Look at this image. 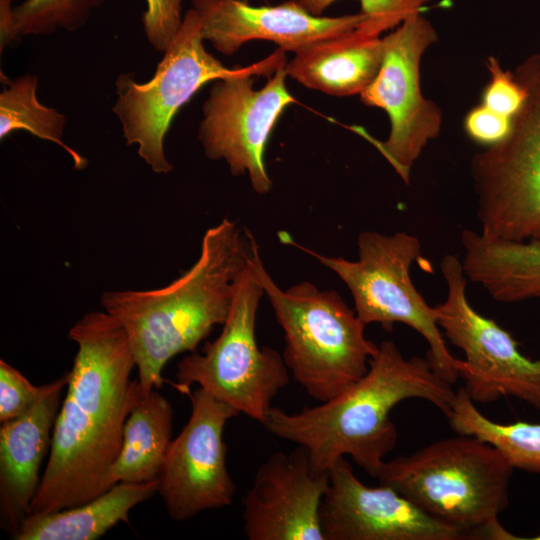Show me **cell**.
Listing matches in <instances>:
<instances>
[{
  "mask_svg": "<svg viewBox=\"0 0 540 540\" xmlns=\"http://www.w3.org/2000/svg\"><path fill=\"white\" fill-rule=\"evenodd\" d=\"M77 344L53 431L49 458L31 513H49L88 502L111 488L128 415L140 391L128 337L106 311H92L70 328Z\"/></svg>",
  "mask_w": 540,
  "mask_h": 540,
  "instance_id": "6da1fadb",
  "label": "cell"
},
{
  "mask_svg": "<svg viewBox=\"0 0 540 540\" xmlns=\"http://www.w3.org/2000/svg\"><path fill=\"white\" fill-rule=\"evenodd\" d=\"M255 244L249 230L224 218L204 233L196 262L168 285L101 295L104 311L128 337L140 393L159 389L166 364L196 351L215 326L224 324Z\"/></svg>",
  "mask_w": 540,
  "mask_h": 540,
  "instance_id": "7a4b0ae2",
  "label": "cell"
},
{
  "mask_svg": "<svg viewBox=\"0 0 540 540\" xmlns=\"http://www.w3.org/2000/svg\"><path fill=\"white\" fill-rule=\"evenodd\" d=\"M452 385L427 357L405 358L393 341L385 340L367 372L341 393L299 412L271 407L262 425L274 436L304 448L317 472L328 473L349 456L375 477L397 443L398 432L390 419L393 408L418 398L447 417L456 398Z\"/></svg>",
  "mask_w": 540,
  "mask_h": 540,
  "instance_id": "3957f363",
  "label": "cell"
},
{
  "mask_svg": "<svg viewBox=\"0 0 540 540\" xmlns=\"http://www.w3.org/2000/svg\"><path fill=\"white\" fill-rule=\"evenodd\" d=\"M513 470L492 445L458 434L385 460L375 478L473 540H520L498 521L509 505Z\"/></svg>",
  "mask_w": 540,
  "mask_h": 540,
  "instance_id": "277c9868",
  "label": "cell"
},
{
  "mask_svg": "<svg viewBox=\"0 0 540 540\" xmlns=\"http://www.w3.org/2000/svg\"><path fill=\"white\" fill-rule=\"evenodd\" d=\"M252 263L284 333L283 360L309 396L325 402L368 370L378 345L366 324L334 290L310 282L281 289L266 271L256 243Z\"/></svg>",
  "mask_w": 540,
  "mask_h": 540,
  "instance_id": "5b68a950",
  "label": "cell"
},
{
  "mask_svg": "<svg viewBox=\"0 0 540 540\" xmlns=\"http://www.w3.org/2000/svg\"><path fill=\"white\" fill-rule=\"evenodd\" d=\"M203 41L199 15L190 8L148 82L138 83L131 74H121L115 82L112 110L126 145H137L138 155L155 173L172 170L164 152L165 136L178 110L202 86L248 72L270 78L287 63L286 52L278 48L251 65L228 68L205 49Z\"/></svg>",
  "mask_w": 540,
  "mask_h": 540,
  "instance_id": "8992f818",
  "label": "cell"
},
{
  "mask_svg": "<svg viewBox=\"0 0 540 540\" xmlns=\"http://www.w3.org/2000/svg\"><path fill=\"white\" fill-rule=\"evenodd\" d=\"M278 236L282 243L317 259L345 283L355 312L366 325L378 323L386 331H391L395 323L411 327L426 340V357L434 370L451 384L457 381L458 358L447 347L435 308L426 303L411 281L410 268L421 254L417 237L403 231L392 235L363 231L357 239L358 259L350 261L306 248L285 231Z\"/></svg>",
  "mask_w": 540,
  "mask_h": 540,
  "instance_id": "52a82bcc",
  "label": "cell"
},
{
  "mask_svg": "<svg viewBox=\"0 0 540 540\" xmlns=\"http://www.w3.org/2000/svg\"><path fill=\"white\" fill-rule=\"evenodd\" d=\"M515 75L527 95L509 133L471 162L479 232L490 239L540 242V55L527 58Z\"/></svg>",
  "mask_w": 540,
  "mask_h": 540,
  "instance_id": "ba28073f",
  "label": "cell"
},
{
  "mask_svg": "<svg viewBox=\"0 0 540 540\" xmlns=\"http://www.w3.org/2000/svg\"><path fill=\"white\" fill-rule=\"evenodd\" d=\"M252 256L221 333L207 342L202 352H191L178 363L175 387L189 394V388L198 384L240 414L263 424L272 400L290 378L282 355L271 347H260L256 340V316L264 290Z\"/></svg>",
  "mask_w": 540,
  "mask_h": 540,
  "instance_id": "9c48e42d",
  "label": "cell"
},
{
  "mask_svg": "<svg viewBox=\"0 0 540 540\" xmlns=\"http://www.w3.org/2000/svg\"><path fill=\"white\" fill-rule=\"evenodd\" d=\"M440 266L447 296L434 307L436 319L446 341L464 352L456 368L471 400L486 404L514 397L540 411V359L524 356L509 332L470 305L456 256L445 255Z\"/></svg>",
  "mask_w": 540,
  "mask_h": 540,
  "instance_id": "30bf717a",
  "label": "cell"
},
{
  "mask_svg": "<svg viewBox=\"0 0 540 540\" xmlns=\"http://www.w3.org/2000/svg\"><path fill=\"white\" fill-rule=\"evenodd\" d=\"M438 39L432 23L420 12L382 37L383 59L377 76L360 94L361 101L386 111L388 138L373 141L405 183L427 143L439 135L442 114L420 88V62Z\"/></svg>",
  "mask_w": 540,
  "mask_h": 540,
  "instance_id": "8fae6325",
  "label": "cell"
},
{
  "mask_svg": "<svg viewBox=\"0 0 540 540\" xmlns=\"http://www.w3.org/2000/svg\"><path fill=\"white\" fill-rule=\"evenodd\" d=\"M286 64L261 89L253 88L254 72L213 81L202 108L198 138L205 155L224 160L234 176L247 174L258 194L272 187L266 144L280 115L295 102L286 86Z\"/></svg>",
  "mask_w": 540,
  "mask_h": 540,
  "instance_id": "7c38bea8",
  "label": "cell"
},
{
  "mask_svg": "<svg viewBox=\"0 0 540 540\" xmlns=\"http://www.w3.org/2000/svg\"><path fill=\"white\" fill-rule=\"evenodd\" d=\"M189 395L190 417L171 441L158 476V493L178 522L231 505L236 492L223 433L240 413L200 387Z\"/></svg>",
  "mask_w": 540,
  "mask_h": 540,
  "instance_id": "4fadbf2b",
  "label": "cell"
},
{
  "mask_svg": "<svg viewBox=\"0 0 540 540\" xmlns=\"http://www.w3.org/2000/svg\"><path fill=\"white\" fill-rule=\"evenodd\" d=\"M320 524L324 540H473L393 488L363 484L345 457L329 470Z\"/></svg>",
  "mask_w": 540,
  "mask_h": 540,
  "instance_id": "5bb4252c",
  "label": "cell"
},
{
  "mask_svg": "<svg viewBox=\"0 0 540 540\" xmlns=\"http://www.w3.org/2000/svg\"><path fill=\"white\" fill-rule=\"evenodd\" d=\"M328 485L329 472L314 470L304 448L271 454L242 498L246 538L324 540L320 508Z\"/></svg>",
  "mask_w": 540,
  "mask_h": 540,
  "instance_id": "9a60e30c",
  "label": "cell"
},
{
  "mask_svg": "<svg viewBox=\"0 0 540 540\" xmlns=\"http://www.w3.org/2000/svg\"><path fill=\"white\" fill-rule=\"evenodd\" d=\"M204 40L232 55L252 40H267L285 52L299 53L317 43L355 30L365 20L357 14L326 17L308 12L299 0L251 6L242 0H192Z\"/></svg>",
  "mask_w": 540,
  "mask_h": 540,
  "instance_id": "2e32d148",
  "label": "cell"
},
{
  "mask_svg": "<svg viewBox=\"0 0 540 540\" xmlns=\"http://www.w3.org/2000/svg\"><path fill=\"white\" fill-rule=\"evenodd\" d=\"M68 374L44 384L36 403L0 428V525L14 535L29 515L39 471L51 448L52 431Z\"/></svg>",
  "mask_w": 540,
  "mask_h": 540,
  "instance_id": "e0dca14e",
  "label": "cell"
},
{
  "mask_svg": "<svg viewBox=\"0 0 540 540\" xmlns=\"http://www.w3.org/2000/svg\"><path fill=\"white\" fill-rule=\"evenodd\" d=\"M383 59L381 36L358 27L317 43L287 62V75L303 86L333 96L361 94L375 79Z\"/></svg>",
  "mask_w": 540,
  "mask_h": 540,
  "instance_id": "ac0fdd59",
  "label": "cell"
},
{
  "mask_svg": "<svg viewBox=\"0 0 540 540\" xmlns=\"http://www.w3.org/2000/svg\"><path fill=\"white\" fill-rule=\"evenodd\" d=\"M461 243L466 277L494 300L516 303L540 299V242L490 239L466 229Z\"/></svg>",
  "mask_w": 540,
  "mask_h": 540,
  "instance_id": "d6986e66",
  "label": "cell"
},
{
  "mask_svg": "<svg viewBox=\"0 0 540 540\" xmlns=\"http://www.w3.org/2000/svg\"><path fill=\"white\" fill-rule=\"evenodd\" d=\"M158 492V479L119 482L83 504L49 513L29 514L14 540H95L120 522L130 510Z\"/></svg>",
  "mask_w": 540,
  "mask_h": 540,
  "instance_id": "ffe728a7",
  "label": "cell"
},
{
  "mask_svg": "<svg viewBox=\"0 0 540 540\" xmlns=\"http://www.w3.org/2000/svg\"><path fill=\"white\" fill-rule=\"evenodd\" d=\"M157 390L140 393L127 417L120 453L108 473L111 487L158 479L172 441L173 408Z\"/></svg>",
  "mask_w": 540,
  "mask_h": 540,
  "instance_id": "44dd1931",
  "label": "cell"
},
{
  "mask_svg": "<svg viewBox=\"0 0 540 540\" xmlns=\"http://www.w3.org/2000/svg\"><path fill=\"white\" fill-rule=\"evenodd\" d=\"M460 435L474 436L495 447L514 469L540 474V423H498L482 414L464 387L446 417Z\"/></svg>",
  "mask_w": 540,
  "mask_h": 540,
  "instance_id": "7402d4cb",
  "label": "cell"
},
{
  "mask_svg": "<svg viewBox=\"0 0 540 540\" xmlns=\"http://www.w3.org/2000/svg\"><path fill=\"white\" fill-rule=\"evenodd\" d=\"M8 81V84H3L0 93V139L24 130L40 139L56 143L70 155L76 169L85 168L86 159L62 140L65 115L39 102L37 77L26 74Z\"/></svg>",
  "mask_w": 540,
  "mask_h": 540,
  "instance_id": "603a6c76",
  "label": "cell"
},
{
  "mask_svg": "<svg viewBox=\"0 0 540 540\" xmlns=\"http://www.w3.org/2000/svg\"><path fill=\"white\" fill-rule=\"evenodd\" d=\"M102 0H25L13 7L3 47L25 35H49L57 29L76 31L89 20Z\"/></svg>",
  "mask_w": 540,
  "mask_h": 540,
  "instance_id": "cb8c5ba5",
  "label": "cell"
},
{
  "mask_svg": "<svg viewBox=\"0 0 540 540\" xmlns=\"http://www.w3.org/2000/svg\"><path fill=\"white\" fill-rule=\"evenodd\" d=\"M336 0H299L311 14L322 12ZM365 20L358 28L368 35L381 36L389 29L399 26L412 14L419 13L430 0H359Z\"/></svg>",
  "mask_w": 540,
  "mask_h": 540,
  "instance_id": "d4e9b609",
  "label": "cell"
},
{
  "mask_svg": "<svg viewBox=\"0 0 540 540\" xmlns=\"http://www.w3.org/2000/svg\"><path fill=\"white\" fill-rule=\"evenodd\" d=\"M490 80L486 85L482 104L507 117H513L523 105L527 92L515 74L504 70L495 57L486 63Z\"/></svg>",
  "mask_w": 540,
  "mask_h": 540,
  "instance_id": "484cf974",
  "label": "cell"
},
{
  "mask_svg": "<svg viewBox=\"0 0 540 540\" xmlns=\"http://www.w3.org/2000/svg\"><path fill=\"white\" fill-rule=\"evenodd\" d=\"M44 385H33L13 366L0 360V422L11 421L27 412L39 399Z\"/></svg>",
  "mask_w": 540,
  "mask_h": 540,
  "instance_id": "4316f807",
  "label": "cell"
},
{
  "mask_svg": "<svg viewBox=\"0 0 540 540\" xmlns=\"http://www.w3.org/2000/svg\"><path fill=\"white\" fill-rule=\"evenodd\" d=\"M183 0H146L142 14L146 37L157 52L164 53L183 23Z\"/></svg>",
  "mask_w": 540,
  "mask_h": 540,
  "instance_id": "83f0119b",
  "label": "cell"
},
{
  "mask_svg": "<svg viewBox=\"0 0 540 540\" xmlns=\"http://www.w3.org/2000/svg\"><path fill=\"white\" fill-rule=\"evenodd\" d=\"M511 123V117L496 113L481 103L466 115L464 129L472 140L490 146L507 136Z\"/></svg>",
  "mask_w": 540,
  "mask_h": 540,
  "instance_id": "f1b7e54d",
  "label": "cell"
},
{
  "mask_svg": "<svg viewBox=\"0 0 540 540\" xmlns=\"http://www.w3.org/2000/svg\"><path fill=\"white\" fill-rule=\"evenodd\" d=\"M527 539H529V540H540V534H538V535H536L534 537H531V538H526L525 540H527Z\"/></svg>",
  "mask_w": 540,
  "mask_h": 540,
  "instance_id": "f546056e",
  "label": "cell"
},
{
  "mask_svg": "<svg viewBox=\"0 0 540 540\" xmlns=\"http://www.w3.org/2000/svg\"><path fill=\"white\" fill-rule=\"evenodd\" d=\"M242 1L249 2V0H242Z\"/></svg>",
  "mask_w": 540,
  "mask_h": 540,
  "instance_id": "4dcf8cb0",
  "label": "cell"
}]
</instances>
